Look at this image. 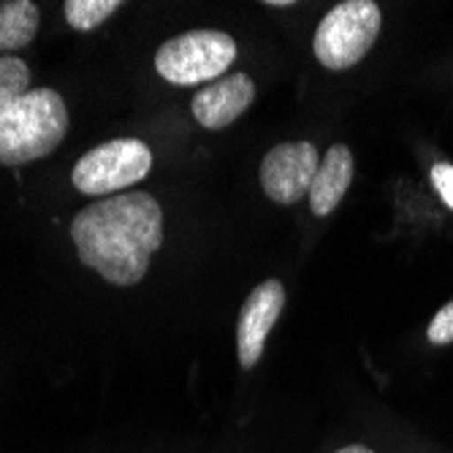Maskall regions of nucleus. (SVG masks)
<instances>
[{
  "label": "nucleus",
  "mask_w": 453,
  "mask_h": 453,
  "mask_svg": "<svg viewBox=\"0 0 453 453\" xmlns=\"http://www.w3.org/2000/svg\"><path fill=\"white\" fill-rule=\"evenodd\" d=\"M79 261L114 285H136L163 244L160 203L142 190L104 198L71 223Z\"/></svg>",
  "instance_id": "f257e3e1"
},
{
  "label": "nucleus",
  "mask_w": 453,
  "mask_h": 453,
  "mask_svg": "<svg viewBox=\"0 0 453 453\" xmlns=\"http://www.w3.org/2000/svg\"><path fill=\"white\" fill-rule=\"evenodd\" d=\"M68 131V109L63 96L50 88L30 90L0 114V163L25 166L47 157Z\"/></svg>",
  "instance_id": "f03ea898"
},
{
  "label": "nucleus",
  "mask_w": 453,
  "mask_h": 453,
  "mask_svg": "<svg viewBox=\"0 0 453 453\" xmlns=\"http://www.w3.org/2000/svg\"><path fill=\"white\" fill-rule=\"evenodd\" d=\"M383 14L375 0H345L328 12L318 30L312 50L323 68L345 71L366 58L380 35Z\"/></svg>",
  "instance_id": "7ed1b4c3"
},
{
  "label": "nucleus",
  "mask_w": 453,
  "mask_h": 453,
  "mask_svg": "<svg viewBox=\"0 0 453 453\" xmlns=\"http://www.w3.org/2000/svg\"><path fill=\"white\" fill-rule=\"evenodd\" d=\"M236 60V41L223 30H190L169 38L155 52V71L172 85L215 81Z\"/></svg>",
  "instance_id": "20e7f679"
},
{
  "label": "nucleus",
  "mask_w": 453,
  "mask_h": 453,
  "mask_svg": "<svg viewBox=\"0 0 453 453\" xmlns=\"http://www.w3.org/2000/svg\"><path fill=\"white\" fill-rule=\"evenodd\" d=\"M152 169V152L142 139H114L85 152L71 182L85 196H109L142 182Z\"/></svg>",
  "instance_id": "39448f33"
},
{
  "label": "nucleus",
  "mask_w": 453,
  "mask_h": 453,
  "mask_svg": "<svg viewBox=\"0 0 453 453\" xmlns=\"http://www.w3.org/2000/svg\"><path fill=\"white\" fill-rule=\"evenodd\" d=\"M320 166L318 147L310 142H285L266 152L261 163V188L274 203H296L310 196Z\"/></svg>",
  "instance_id": "423d86ee"
},
{
  "label": "nucleus",
  "mask_w": 453,
  "mask_h": 453,
  "mask_svg": "<svg viewBox=\"0 0 453 453\" xmlns=\"http://www.w3.org/2000/svg\"><path fill=\"white\" fill-rule=\"evenodd\" d=\"M285 307V288L280 280H266L256 285L247 302L242 304L236 323V356L244 369H253L264 353L266 337L280 320Z\"/></svg>",
  "instance_id": "0eeeda50"
},
{
  "label": "nucleus",
  "mask_w": 453,
  "mask_h": 453,
  "mask_svg": "<svg viewBox=\"0 0 453 453\" xmlns=\"http://www.w3.org/2000/svg\"><path fill=\"white\" fill-rule=\"evenodd\" d=\"M253 101H256V81L247 73H228L210 81L207 88H201L193 96L190 111L198 126L220 131L250 109Z\"/></svg>",
  "instance_id": "6e6552de"
},
{
  "label": "nucleus",
  "mask_w": 453,
  "mask_h": 453,
  "mask_svg": "<svg viewBox=\"0 0 453 453\" xmlns=\"http://www.w3.org/2000/svg\"><path fill=\"white\" fill-rule=\"evenodd\" d=\"M353 182V152L345 144H332L323 155L310 188V210L318 218L332 215Z\"/></svg>",
  "instance_id": "1a4fd4ad"
},
{
  "label": "nucleus",
  "mask_w": 453,
  "mask_h": 453,
  "mask_svg": "<svg viewBox=\"0 0 453 453\" xmlns=\"http://www.w3.org/2000/svg\"><path fill=\"white\" fill-rule=\"evenodd\" d=\"M38 30V6L30 0H4L0 4V52L27 47Z\"/></svg>",
  "instance_id": "9d476101"
},
{
  "label": "nucleus",
  "mask_w": 453,
  "mask_h": 453,
  "mask_svg": "<svg viewBox=\"0 0 453 453\" xmlns=\"http://www.w3.org/2000/svg\"><path fill=\"white\" fill-rule=\"evenodd\" d=\"M65 19L73 30H96L101 22H106L117 9H122L119 0H65Z\"/></svg>",
  "instance_id": "9b49d317"
},
{
  "label": "nucleus",
  "mask_w": 453,
  "mask_h": 453,
  "mask_svg": "<svg viewBox=\"0 0 453 453\" xmlns=\"http://www.w3.org/2000/svg\"><path fill=\"white\" fill-rule=\"evenodd\" d=\"M30 68L25 60L14 55L0 58V114H4L12 104H17L30 90Z\"/></svg>",
  "instance_id": "f8f14e48"
},
{
  "label": "nucleus",
  "mask_w": 453,
  "mask_h": 453,
  "mask_svg": "<svg viewBox=\"0 0 453 453\" xmlns=\"http://www.w3.org/2000/svg\"><path fill=\"white\" fill-rule=\"evenodd\" d=\"M426 337L432 345H450L453 342V299L440 307V312L432 318L429 328H426Z\"/></svg>",
  "instance_id": "ddd939ff"
},
{
  "label": "nucleus",
  "mask_w": 453,
  "mask_h": 453,
  "mask_svg": "<svg viewBox=\"0 0 453 453\" xmlns=\"http://www.w3.org/2000/svg\"><path fill=\"white\" fill-rule=\"evenodd\" d=\"M429 180L434 185V190L440 193V198L445 201V207L453 210V163H434Z\"/></svg>",
  "instance_id": "4468645a"
},
{
  "label": "nucleus",
  "mask_w": 453,
  "mask_h": 453,
  "mask_svg": "<svg viewBox=\"0 0 453 453\" xmlns=\"http://www.w3.org/2000/svg\"><path fill=\"white\" fill-rule=\"evenodd\" d=\"M337 453H375L372 448H366V445H345V448H340Z\"/></svg>",
  "instance_id": "2eb2a0df"
},
{
  "label": "nucleus",
  "mask_w": 453,
  "mask_h": 453,
  "mask_svg": "<svg viewBox=\"0 0 453 453\" xmlns=\"http://www.w3.org/2000/svg\"><path fill=\"white\" fill-rule=\"evenodd\" d=\"M266 6H274V9H288V6H294V0H266Z\"/></svg>",
  "instance_id": "dca6fc26"
}]
</instances>
